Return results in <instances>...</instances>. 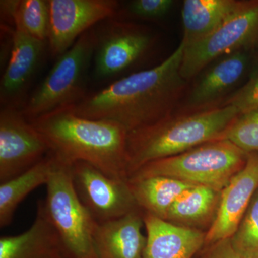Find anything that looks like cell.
I'll return each mask as SVG.
<instances>
[{
    "label": "cell",
    "instance_id": "obj_1",
    "mask_svg": "<svg viewBox=\"0 0 258 258\" xmlns=\"http://www.w3.org/2000/svg\"><path fill=\"white\" fill-rule=\"evenodd\" d=\"M184 50L181 41L160 64L110 83L71 109L84 118L115 122L128 133L164 119L176 111L189 89L180 74Z\"/></svg>",
    "mask_w": 258,
    "mask_h": 258
},
{
    "label": "cell",
    "instance_id": "obj_2",
    "mask_svg": "<svg viewBox=\"0 0 258 258\" xmlns=\"http://www.w3.org/2000/svg\"><path fill=\"white\" fill-rule=\"evenodd\" d=\"M30 121L60 160L71 165L84 161L108 176L128 181V132L122 125L111 120L79 116L71 108Z\"/></svg>",
    "mask_w": 258,
    "mask_h": 258
},
{
    "label": "cell",
    "instance_id": "obj_3",
    "mask_svg": "<svg viewBox=\"0 0 258 258\" xmlns=\"http://www.w3.org/2000/svg\"><path fill=\"white\" fill-rule=\"evenodd\" d=\"M230 106L197 112H174L164 119L128 133L129 176L151 161L172 157L216 141L237 117Z\"/></svg>",
    "mask_w": 258,
    "mask_h": 258
},
{
    "label": "cell",
    "instance_id": "obj_4",
    "mask_svg": "<svg viewBox=\"0 0 258 258\" xmlns=\"http://www.w3.org/2000/svg\"><path fill=\"white\" fill-rule=\"evenodd\" d=\"M247 156L230 141H212L177 155L151 161L128 179L167 176L219 192L244 167Z\"/></svg>",
    "mask_w": 258,
    "mask_h": 258
},
{
    "label": "cell",
    "instance_id": "obj_5",
    "mask_svg": "<svg viewBox=\"0 0 258 258\" xmlns=\"http://www.w3.org/2000/svg\"><path fill=\"white\" fill-rule=\"evenodd\" d=\"M95 43L93 27L83 34L67 52L57 57L22 110L27 119H36L57 110L71 108L87 96L86 88Z\"/></svg>",
    "mask_w": 258,
    "mask_h": 258
},
{
    "label": "cell",
    "instance_id": "obj_6",
    "mask_svg": "<svg viewBox=\"0 0 258 258\" xmlns=\"http://www.w3.org/2000/svg\"><path fill=\"white\" fill-rule=\"evenodd\" d=\"M53 156L43 200L47 217L60 237L67 258H98L95 235L98 224L76 195L71 179L72 165Z\"/></svg>",
    "mask_w": 258,
    "mask_h": 258
},
{
    "label": "cell",
    "instance_id": "obj_7",
    "mask_svg": "<svg viewBox=\"0 0 258 258\" xmlns=\"http://www.w3.org/2000/svg\"><path fill=\"white\" fill-rule=\"evenodd\" d=\"M94 31L93 75L100 82L124 77L150 55L157 40L145 25L115 18L98 23Z\"/></svg>",
    "mask_w": 258,
    "mask_h": 258
},
{
    "label": "cell",
    "instance_id": "obj_8",
    "mask_svg": "<svg viewBox=\"0 0 258 258\" xmlns=\"http://www.w3.org/2000/svg\"><path fill=\"white\" fill-rule=\"evenodd\" d=\"M258 42V0H241L233 13L210 36L185 49L180 74L188 82L217 59L248 50Z\"/></svg>",
    "mask_w": 258,
    "mask_h": 258
},
{
    "label": "cell",
    "instance_id": "obj_9",
    "mask_svg": "<svg viewBox=\"0 0 258 258\" xmlns=\"http://www.w3.org/2000/svg\"><path fill=\"white\" fill-rule=\"evenodd\" d=\"M71 179L80 201L98 224L120 218L139 207L128 181L108 176L88 163L75 162Z\"/></svg>",
    "mask_w": 258,
    "mask_h": 258
},
{
    "label": "cell",
    "instance_id": "obj_10",
    "mask_svg": "<svg viewBox=\"0 0 258 258\" xmlns=\"http://www.w3.org/2000/svg\"><path fill=\"white\" fill-rule=\"evenodd\" d=\"M50 153L46 139L21 110L1 107L0 183L29 170Z\"/></svg>",
    "mask_w": 258,
    "mask_h": 258
},
{
    "label": "cell",
    "instance_id": "obj_11",
    "mask_svg": "<svg viewBox=\"0 0 258 258\" xmlns=\"http://www.w3.org/2000/svg\"><path fill=\"white\" fill-rule=\"evenodd\" d=\"M47 45L53 57L67 52L83 34L107 19L115 18L120 3L115 0H49Z\"/></svg>",
    "mask_w": 258,
    "mask_h": 258
},
{
    "label": "cell",
    "instance_id": "obj_12",
    "mask_svg": "<svg viewBox=\"0 0 258 258\" xmlns=\"http://www.w3.org/2000/svg\"><path fill=\"white\" fill-rule=\"evenodd\" d=\"M247 50H240L217 59L200 74L176 112H197L220 107L236 91L247 68Z\"/></svg>",
    "mask_w": 258,
    "mask_h": 258
},
{
    "label": "cell",
    "instance_id": "obj_13",
    "mask_svg": "<svg viewBox=\"0 0 258 258\" xmlns=\"http://www.w3.org/2000/svg\"><path fill=\"white\" fill-rule=\"evenodd\" d=\"M47 49V41L37 40L14 28L11 55L0 82L1 107L23 110Z\"/></svg>",
    "mask_w": 258,
    "mask_h": 258
},
{
    "label": "cell",
    "instance_id": "obj_14",
    "mask_svg": "<svg viewBox=\"0 0 258 258\" xmlns=\"http://www.w3.org/2000/svg\"><path fill=\"white\" fill-rule=\"evenodd\" d=\"M257 189L258 152L249 153L245 165L222 191L216 218L205 242L215 244L234 235Z\"/></svg>",
    "mask_w": 258,
    "mask_h": 258
},
{
    "label": "cell",
    "instance_id": "obj_15",
    "mask_svg": "<svg viewBox=\"0 0 258 258\" xmlns=\"http://www.w3.org/2000/svg\"><path fill=\"white\" fill-rule=\"evenodd\" d=\"M0 258H67L60 237L47 217L43 200L30 228L20 235L0 237Z\"/></svg>",
    "mask_w": 258,
    "mask_h": 258
},
{
    "label": "cell",
    "instance_id": "obj_16",
    "mask_svg": "<svg viewBox=\"0 0 258 258\" xmlns=\"http://www.w3.org/2000/svg\"><path fill=\"white\" fill-rule=\"evenodd\" d=\"M144 222L147 236L143 258H192L205 242L202 232L152 214L144 215Z\"/></svg>",
    "mask_w": 258,
    "mask_h": 258
},
{
    "label": "cell",
    "instance_id": "obj_17",
    "mask_svg": "<svg viewBox=\"0 0 258 258\" xmlns=\"http://www.w3.org/2000/svg\"><path fill=\"white\" fill-rule=\"evenodd\" d=\"M144 216L135 211L98 224L95 235L98 258H143L147 237L142 234Z\"/></svg>",
    "mask_w": 258,
    "mask_h": 258
},
{
    "label": "cell",
    "instance_id": "obj_18",
    "mask_svg": "<svg viewBox=\"0 0 258 258\" xmlns=\"http://www.w3.org/2000/svg\"><path fill=\"white\" fill-rule=\"evenodd\" d=\"M241 0H185L182 17L184 48L195 46L213 33L230 16Z\"/></svg>",
    "mask_w": 258,
    "mask_h": 258
},
{
    "label": "cell",
    "instance_id": "obj_19",
    "mask_svg": "<svg viewBox=\"0 0 258 258\" xmlns=\"http://www.w3.org/2000/svg\"><path fill=\"white\" fill-rule=\"evenodd\" d=\"M128 184L139 208L164 220L176 199L186 189L196 186L161 176L128 179Z\"/></svg>",
    "mask_w": 258,
    "mask_h": 258
},
{
    "label": "cell",
    "instance_id": "obj_20",
    "mask_svg": "<svg viewBox=\"0 0 258 258\" xmlns=\"http://www.w3.org/2000/svg\"><path fill=\"white\" fill-rule=\"evenodd\" d=\"M54 156L52 153L38 164L13 179L0 183V227L5 228L13 221L15 212L24 199L50 178Z\"/></svg>",
    "mask_w": 258,
    "mask_h": 258
},
{
    "label": "cell",
    "instance_id": "obj_21",
    "mask_svg": "<svg viewBox=\"0 0 258 258\" xmlns=\"http://www.w3.org/2000/svg\"><path fill=\"white\" fill-rule=\"evenodd\" d=\"M217 191L196 185L186 189L169 209L166 220L193 222L201 220L213 210Z\"/></svg>",
    "mask_w": 258,
    "mask_h": 258
},
{
    "label": "cell",
    "instance_id": "obj_22",
    "mask_svg": "<svg viewBox=\"0 0 258 258\" xmlns=\"http://www.w3.org/2000/svg\"><path fill=\"white\" fill-rule=\"evenodd\" d=\"M14 28L37 40L47 41L50 27L49 0L16 1L13 14Z\"/></svg>",
    "mask_w": 258,
    "mask_h": 258
},
{
    "label": "cell",
    "instance_id": "obj_23",
    "mask_svg": "<svg viewBox=\"0 0 258 258\" xmlns=\"http://www.w3.org/2000/svg\"><path fill=\"white\" fill-rule=\"evenodd\" d=\"M230 239L236 250L247 257L258 258V189Z\"/></svg>",
    "mask_w": 258,
    "mask_h": 258
},
{
    "label": "cell",
    "instance_id": "obj_24",
    "mask_svg": "<svg viewBox=\"0 0 258 258\" xmlns=\"http://www.w3.org/2000/svg\"><path fill=\"white\" fill-rule=\"evenodd\" d=\"M249 153L258 152V109L241 114L219 137Z\"/></svg>",
    "mask_w": 258,
    "mask_h": 258
},
{
    "label": "cell",
    "instance_id": "obj_25",
    "mask_svg": "<svg viewBox=\"0 0 258 258\" xmlns=\"http://www.w3.org/2000/svg\"><path fill=\"white\" fill-rule=\"evenodd\" d=\"M227 106L235 107L240 115L258 109V63L246 83L226 98L220 107Z\"/></svg>",
    "mask_w": 258,
    "mask_h": 258
},
{
    "label": "cell",
    "instance_id": "obj_26",
    "mask_svg": "<svg viewBox=\"0 0 258 258\" xmlns=\"http://www.w3.org/2000/svg\"><path fill=\"white\" fill-rule=\"evenodd\" d=\"M174 3L173 0H134L126 5L125 13L134 18L158 20L166 16Z\"/></svg>",
    "mask_w": 258,
    "mask_h": 258
},
{
    "label": "cell",
    "instance_id": "obj_27",
    "mask_svg": "<svg viewBox=\"0 0 258 258\" xmlns=\"http://www.w3.org/2000/svg\"><path fill=\"white\" fill-rule=\"evenodd\" d=\"M215 244L207 258H252L236 250L230 238L219 241Z\"/></svg>",
    "mask_w": 258,
    "mask_h": 258
}]
</instances>
